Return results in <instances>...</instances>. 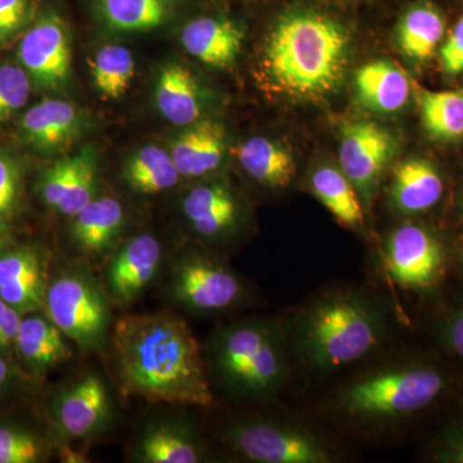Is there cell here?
<instances>
[{
    "label": "cell",
    "instance_id": "12",
    "mask_svg": "<svg viewBox=\"0 0 463 463\" xmlns=\"http://www.w3.org/2000/svg\"><path fill=\"white\" fill-rule=\"evenodd\" d=\"M83 128V116L69 100L44 99L27 109L21 118L20 134L30 147L54 154L71 146Z\"/></svg>",
    "mask_w": 463,
    "mask_h": 463
},
{
    "label": "cell",
    "instance_id": "7",
    "mask_svg": "<svg viewBox=\"0 0 463 463\" xmlns=\"http://www.w3.org/2000/svg\"><path fill=\"white\" fill-rule=\"evenodd\" d=\"M51 322L83 347L99 345L108 328V307L99 288L80 276L66 274L45 292Z\"/></svg>",
    "mask_w": 463,
    "mask_h": 463
},
{
    "label": "cell",
    "instance_id": "23",
    "mask_svg": "<svg viewBox=\"0 0 463 463\" xmlns=\"http://www.w3.org/2000/svg\"><path fill=\"white\" fill-rule=\"evenodd\" d=\"M72 218V237L76 245L88 254H102L120 233L125 213L120 201L100 196L94 197Z\"/></svg>",
    "mask_w": 463,
    "mask_h": 463
},
{
    "label": "cell",
    "instance_id": "32",
    "mask_svg": "<svg viewBox=\"0 0 463 463\" xmlns=\"http://www.w3.org/2000/svg\"><path fill=\"white\" fill-rule=\"evenodd\" d=\"M96 188L97 156L93 149H84L78 154L74 175L57 212L72 218L96 197Z\"/></svg>",
    "mask_w": 463,
    "mask_h": 463
},
{
    "label": "cell",
    "instance_id": "19",
    "mask_svg": "<svg viewBox=\"0 0 463 463\" xmlns=\"http://www.w3.org/2000/svg\"><path fill=\"white\" fill-rule=\"evenodd\" d=\"M100 24L111 32L134 33L166 25L178 0H90Z\"/></svg>",
    "mask_w": 463,
    "mask_h": 463
},
{
    "label": "cell",
    "instance_id": "11",
    "mask_svg": "<svg viewBox=\"0 0 463 463\" xmlns=\"http://www.w3.org/2000/svg\"><path fill=\"white\" fill-rule=\"evenodd\" d=\"M174 288L185 306L201 312L228 309L242 295V286L230 269L203 257H191L179 264Z\"/></svg>",
    "mask_w": 463,
    "mask_h": 463
},
{
    "label": "cell",
    "instance_id": "2",
    "mask_svg": "<svg viewBox=\"0 0 463 463\" xmlns=\"http://www.w3.org/2000/svg\"><path fill=\"white\" fill-rule=\"evenodd\" d=\"M349 36L336 21L312 11L289 12L265 42L261 74L270 90L292 99H321L339 87Z\"/></svg>",
    "mask_w": 463,
    "mask_h": 463
},
{
    "label": "cell",
    "instance_id": "8",
    "mask_svg": "<svg viewBox=\"0 0 463 463\" xmlns=\"http://www.w3.org/2000/svg\"><path fill=\"white\" fill-rule=\"evenodd\" d=\"M18 60L42 90H60L69 80L71 44L66 21L54 9H44L24 33Z\"/></svg>",
    "mask_w": 463,
    "mask_h": 463
},
{
    "label": "cell",
    "instance_id": "35",
    "mask_svg": "<svg viewBox=\"0 0 463 463\" xmlns=\"http://www.w3.org/2000/svg\"><path fill=\"white\" fill-rule=\"evenodd\" d=\"M76 164H78V155L75 156L61 158L53 165L48 167L39 181L38 191L41 194L42 200L52 209L56 210L60 205L72 175H74Z\"/></svg>",
    "mask_w": 463,
    "mask_h": 463
},
{
    "label": "cell",
    "instance_id": "9",
    "mask_svg": "<svg viewBox=\"0 0 463 463\" xmlns=\"http://www.w3.org/2000/svg\"><path fill=\"white\" fill-rule=\"evenodd\" d=\"M390 279L401 288L423 289L438 281L446 264V250L432 232L407 223L392 232L386 243Z\"/></svg>",
    "mask_w": 463,
    "mask_h": 463
},
{
    "label": "cell",
    "instance_id": "30",
    "mask_svg": "<svg viewBox=\"0 0 463 463\" xmlns=\"http://www.w3.org/2000/svg\"><path fill=\"white\" fill-rule=\"evenodd\" d=\"M90 66L94 87L106 99L123 97L136 75L133 53L123 45L109 44L100 48Z\"/></svg>",
    "mask_w": 463,
    "mask_h": 463
},
{
    "label": "cell",
    "instance_id": "26",
    "mask_svg": "<svg viewBox=\"0 0 463 463\" xmlns=\"http://www.w3.org/2000/svg\"><path fill=\"white\" fill-rule=\"evenodd\" d=\"M14 345L24 361L35 370H45L71 356L60 328L51 319L38 316L23 318Z\"/></svg>",
    "mask_w": 463,
    "mask_h": 463
},
{
    "label": "cell",
    "instance_id": "20",
    "mask_svg": "<svg viewBox=\"0 0 463 463\" xmlns=\"http://www.w3.org/2000/svg\"><path fill=\"white\" fill-rule=\"evenodd\" d=\"M183 213L203 237H218L231 230L239 216L233 194L224 185L209 183L192 188L183 200Z\"/></svg>",
    "mask_w": 463,
    "mask_h": 463
},
{
    "label": "cell",
    "instance_id": "4",
    "mask_svg": "<svg viewBox=\"0 0 463 463\" xmlns=\"http://www.w3.org/2000/svg\"><path fill=\"white\" fill-rule=\"evenodd\" d=\"M448 386L446 373L425 364L380 368L347 383L336 407L347 419L390 423L412 417L434 404Z\"/></svg>",
    "mask_w": 463,
    "mask_h": 463
},
{
    "label": "cell",
    "instance_id": "42",
    "mask_svg": "<svg viewBox=\"0 0 463 463\" xmlns=\"http://www.w3.org/2000/svg\"><path fill=\"white\" fill-rule=\"evenodd\" d=\"M61 459L66 463H84L88 462L87 456L81 452H75L70 447H63L61 449Z\"/></svg>",
    "mask_w": 463,
    "mask_h": 463
},
{
    "label": "cell",
    "instance_id": "29",
    "mask_svg": "<svg viewBox=\"0 0 463 463\" xmlns=\"http://www.w3.org/2000/svg\"><path fill=\"white\" fill-rule=\"evenodd\" d=\"M422 123L432 138L449 139L463 136V90L417 91Z\"/></svg>",
    "mask_w": 463,
    "mask_h": 463
},
{
    "label": "cell",
    "instance_id": "14",
    "mask_svg": "<svg viewBox=\"0 0 463 463\" xmlns=\"http://www.w3.org/2000/svg\"><path fill=\"white\" fill-rule=\"evenodd\" d=\"M245 32L234 20L224 16L194 18L183 27V48L207 66H231L242 48Z\"/></svg>",
    "mask_w": 463,
    "mask_h": 463
},
{
    "label": "cell",
    "instance_id": "39",
    "mask_svg": "<svg viewBox=\"0 0 463 463\" xmlns=\"http://www.w3.org/2000/svg\"><path fill=\"white\" fill-rule=\"evenodd\" d=\"M21 315L23 313L0 298V350L7 349L16 341L18 328L23 321Z\"/></svg>",
    "mask_w": 463,
    "mask_h": 463
},
{
    "label": "cell",
    "instance_id": "40",
    "mask_svg": "<svg viewBox=\"0 0 463 463\" xmlns=\"http://www.w3.org/2000/svg\"><path fill=\"white\" fill-rule=\"evenodd\" d=\"M443 335L447 346L463 359V307L448 318Z\"/></svg>",
    "mask_w": 463,
    "mask_h": 463
},
{
    "label": "cell",
    "instance_id": "16",
    "mask_svg": "<svg viewBox=\"0 0 463 463\" xmlns=\"http://www.w3.org/2000/svg\"><path fill=\"white\" fill-rule=\"evenodd\" d=\"M109 394L103 381L88 374L58 398L56 419L61 430L71 438H84L108 419Z\"/></svg>",
    "mask_w": 463,
    "mask_h": 463
},
{
    "label": "cell",
    "instance_id": "5",
    "mask_svg": "<svg viewBox=\"0 0 463 463\" xmlns=\"http://www.w3.org/2000/svg\"><path fill=\"white\" fill-rule=\"evenodd\" d=\"M282 332L268 322L228 328L214 345L215 368L228 386L246 397L279 392L288 377Z\"/></svg>",
    "mask_w": 463,
    "mask_h": 463
},
{
    "label": "cell",
    "instance_id": "13",
    "mask_svg": "<svg viewBox=\"0 0 463 463\" xmlns=\"http://www.w3.org/2000/svg\"><path fill=\"white\" fill-rule=\"evenodd\" d=\"M45 265L33 248H18L0 254V298L20 313L44 306Z\"/></svg>",
    "mask_w": 463,
    "mask_h": 463
},
{
    "label": "cell",
    "instance_id": "34",
    "mask_svg": "<svg viewBox=\"0 0 463 463\" xmlns=\"http://www.w3.org/2000/svg\"><path fill=\"white\" fill-rule=\"evenodd\" d=\"M41 457V444L33 434L0 425V463H33Z\"/></svg>",
    "mask_w": 463,
    "mask_h": 463
},
{
    "label": "cell",
    "instance_id": "41",
    "mask_svg": "<svg viewBox=\"0 0 463 463\" xmlns=\"http://www.w3.org/2000/svg\"><path fill=\"white\" fill-rule=\"evenodd\" d=\"M446 461L463 463V429L450 441L449 447L446 449Z\"/></svg>",
    "mask_w": 463,
    "mask_h": 463
},
{
    "label": "cell",
    "instance_id": "31",
    "mask_svg": "<svg viewBox=\"0 0 463 463\" xmlns=\"http://www.w3.org/2000/svg\"><path fill=\"white\" fill-rule=\"evenodd\" d=\"M139 458L147 463H197L201 453L183 429L161 425L152 428L142 439Z\"/></svg>",
    "mask_w": 463,
    "mask_h": 463
},
{
    "label": "cell",
    "instance_id": "6",
    "mask_svg": "<svg viewBox=\"0 0 463 463\" xmlns=\"http://www.w3.org/2000/svg\"><path fill=\"white\" fill-rule=\"evenodd\" d=\"M231 447L258 463H328L331 449L312 431L288 423H240L227 435Z\"/></svg>",
    "mask_w": 463,
    "mask_h": 463
},
{
    "label": "cell",
    "instance_id": "36",
    "mask_svg": "<svg viewBox=\"0 0 463 463\" xmlns=\"http://www.w3.org/2000/svg\"><path fill=\"white\" fill-rule=\"evenodd\" d=\"M33 0H0V43L8 42L29 23Z\"/></svg>",
    "mask_w": 463,
    "mask_h": 463
},
{
    "label": "cell",
    "instance_id": "45",
    "mask_svg": "<svg viewBox=\"0 0 463 463\" xmlns=\"http://www.w3.org/2000/svg\"><path fill=\"white\" fill-rule=\"evenodd\" d=\"M461 257H462V261H463V245H462V249H461Z\"/></svg>",
    "mask_w": 463,
    "mask_h": 463
},
{
    "label": "cell",
    "instance_id": "24",
    "mask_svg": "<svg viewBox=\"0 0 463 463\" xmlns=\"http://www.w3.org/2000/svg\"><path fill=\"white\" fill-rule=\"evenodd\" d=\"M446 18L429 0L417 2L405 12L398 26V43L411 60H430L446 33Z\"/></svg>",
    "mask_w": 463,
    "mask_h": 463
},
{
    "label": "cell",
    "instance_id": "10",
    "mask_svg": "<svg viewBox=\"0 0 463 463\" xmlns=\"http://www.w3.org/2000/svg\"><path fill=\"white\" fill-rule=\"evenodd\" d=\"M395 148L394 137L380 124L373 121L347 124L339 149L341 170L356 191L370 197Z\"/></svg>",
    "mask_w": 463,
    "mask_h": 463
},
{
    "label": "cell",
    "instance_id": "28",
    "mask_svg": "<svg viewBox=\"0 0 463 463\" xmlns=\"http://www.w3.org/2000/svg\"><path fill=\"white\" fill-rule=\"evenodd\" d=\"M317 199L321 201L341 224L356 228L364 224V207L356 188L343 170L323 166L313 173L310 179Z\"/></svg>",
    "mask_w": 463,
    "mask_h": 463
},
{
    "label": "cell",
    "instance_id": "22",
    "mask_svg": "<svg viewBox=\"0 0 463 463\" xmlns=\"http://www.w3.org/2000/svg\"><path fill=\"white\" fill-rule=\"evenodd\" d=\"M356 96L365 108L379 112L403 109L411 94L407 76L386 61H373L356 71Z\"/></svg>",
    "mask_w": 463,
    "mask_h": 463
},
{
    "label": "cell",
    "instance_id": "44",
    "mask_svg": "<svg viewBox=\"0 0 463 463\" xmlns=\"http://www.w3.org/2000/svg\"><path fill=\"white\" fill-rule=\"evenodd\" d=\"M9 237V230L5 222L0 221V251L5 248Z\"/></svg>",
    "mask_w": 463,
    "mask_h": 463
},
{
    "label": "cell",
    "instance_id": "21",
    "mask_svg": "<svg viewBox=\"0 0 463 463\" xmlns=\"http://www.w3.org/2000/svg\"><path fill=\"white\" fill-rule=\"evenodd\" d=\"M444 194L440 174L429 161L413 158L395 167L392 199L399 212L420 214L432 209Z\"/></svg>",
    "mask_w": 463,
    "mask_h": 463
},
{
    "label": "cell",
    "instance_id": "27",
    "mask_svg": "<svg viewBox=\"0 0 463 463\" xmlns=\"http://www.w3.org/2000/svg\"><path fill=\"white\" fill-rule=\"evenodd\" d=\"M124 178L133 191L156 194L178 184L181 173L170 152L156 145L145 146L134 152L124 165Z\"/></svg>",
    "mask_w": 463,
    "mask_h": 463
},
{
    "label": "cell",
    "instance_id": "17",
    "mask_svg": "<svg viewBox=\"0 0 463 463\" xmlns=\"http://www.w3.org/2000/svg\"><path fill=\"white\" fill-rule=\"evenodd\" d=\"M225 151L223 125L197 121L174 139L170 156L182 176L196 178L218 169Z\"/></svg>",
    "mask_w": 463,
    "mask_h": 463
},
{
    "label": "cell",
    "instance_id": "1",
    "mask_svg": "<svg viewBox=\"0 0 463 463\" xmlns=\"http://www.w3.org/2000/svg\"><path fill=\"white\" fill-rule=\"evenodd\" d=\"M114 344L128 392L151 403H213L199 343L181 318L164 313L124 317Z\"/></svg>",
    "mask_w": 463,
    "mask_h": 463
},
{
    "label": "cell",
    "instance_id": "43",
    "mask_svg": "<svg viewBox=\"0 0 463 463\" xmlns=\"http://www.w3.org/2000/svg\"><path fill=\"white\" fill-rule=\"evenodd\" d=\"M9 379H11V367H9L8 362L0 356V390L7 385Z\"/></svg>",
    "mask_w": 463,
    "mask_h": 463
},
{
    "label": "cell",
    "instance_id": "33",
    "mask_svg": "<svg viewBox=\"0 0 463 463\" xmlns=\"http://www.w3.org/2000/svg\"><path fill=\"white\" fill-rule=\"evenodd\" d=\"M32 88V79L23 66L0 63V121L25 108Z\"/></svg>",
    "mask_w": 463,
    "mask_h": 463
},
{
    "label": "cell",
    "instance_id": "38",
    "mask_svg": "<svg viewBox=\"0 0 463 463\" xmlns=\"http://www.w3.org/2000/svg\"><path fill=\"white\" fill-rule=\"evenodd\" d=\"M440 62L447 75L455 76L463 71V14L441 47Z\"/></svg>",
    "mask_w": 463,
    "mask_h": 463
},
{
    "label": "cell",
    "instance_id": "3",
    "mask_svg": "<svg viewBox=\"0 0 463 463\" xmlns=\"http://www.w3.org/2000/svg\"><path fill=\"white\" fill-rule=\"evenodd\" d=\"M298 356L310 370L330 373L370 355L388 336L379 304L364 294L337 291L317 298L292 326Z\"/></svg>",
    "mask_w": 463,
    "mask_h": 463
},
{
    "label": "cell",
    "instance_id": "37",
    "mask_svg": "<svg viewBox=\"0 0 463 463\" xmlns=\"http://www.w3.org/2000/svg\"><path fill=\"white\" fill-rule=\"evenodd\" d=\"M21 190V170L14 157L0 152V218L16 206Z\"/></svg>",
    "mask_w": 463,
    "mask_h": 463
},
{
    "label": "cell",
    "instance_id": "15",
    "mask_svg": "<svg viewBox=\"0 0 463 463\" xmlns=\"http://www.w3.org/2000/svg\"><path fill=\"white\" fill-rule=\"evenodd\" d=\"M163 249L156 237L139 234L124 246L109 265V286L116 298L132 300L147 288L160 268Z\"/></svg>",
    "mask_w": 463,
    "mask_h": 463
},
{
    "label": "cell",
    "instance_id": "25",
    "mask_svg": "<svg viewBox=\"0 0 463 463\" xmlns=\"http://www.w3.org/2000/svg\"><path fill=\"white\" fill-rule=\"evenodd\" d=\"M236 154L242 169L265 187L282 188L294 181V156L279 143L254 137L240 145Z\"/></svg>",
    "mask_w": 463,
    "mask_h": 463
},
{
    "label": "cell",
    "instance_id": "18",
    "mask_svg": "<svg viewBox=\"0 0 463 463\" xmlns=\"http://www.w3.org/2000/svg\"><path fill=\"white\" fill-rule=\"evenodd\" d=\"M160 114L172 124L188 127L203 114V97L200 84L187 67L170 63L161 69L155 90Z\"/></svg>",
    "mask_w": 463,
    "mask_h": 463
}]
</instances>
